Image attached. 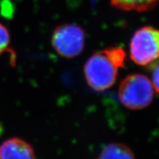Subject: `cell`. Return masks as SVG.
<instances>
[{"mask_svg": "<svg viewBox=\"0 0 159 159\" xmlns=\"http://www.w3.org/2000/svg\"><path fill=\"white\" fill-rule=\"evenodd\" d=\"M126 53L120 47H111L94 52L83 67L89 86L97 91L108 90L116 83L119 69L124 68Z\"/></svg>", "mask_w": 159, "mask_h": 159, "instance_id": "1", "label": "cell"}, {"mask_svg": "<svg viewBox=\"0 0 159 159\" xmlns=\"http://www.w3.org/2000/svg\"><path fill=\"white\" fill-rule=\"evenodd\" d=\"M118 97L125 108L131 110L144 109L153 100V85L146 75L130 74L119 83Z\"/></svg>", "mask_w": 159, "mask_h": 159, "instance_id": "2", "label": "cell"}, {"mask_svg": "<svg viewBox=\"0 0 159 159\" xmlns=\"http://www.w3.org/2000/svg\"><path fill=\"white\" fill-rule=\"evenodd\" d=\"M130 57L136 65L147 67L159 60V30L152 26L137 30L130 39Z\"/></svg>", "mask_w": 159, "mask_h": 159, "instance_id": "3", "label": "cell"}, {"mask_svg": "<svg viewBox=\"0 0 159 159\" xmlns=\"http://www.w3.org/2000/svg\"><path fill=\"white\" fill-rule=\"evenodd\" d=\"M52 47L60 56L71 59L82 53L85 43V33L75 24L57 25L51 36Z\"/></svg>", "mask_w": 159, "mask_h": 159, "instance_id": "4", "label": "cell"}, {"mask_svg": "<svg viewBox=\"0 0 159 159\" xmlns=\"http://www.w3.org/2000/svg\"><path fill=\"white\" fill-rule=\"evenodd\" d=\"M0 159H36V157L29 143L15 137L0 145Z\"/></svg>", "mask_w": 159, "mask_h": 159, "instance_id": "5", "label": "cell"}, {"mask_svg": "<svg viewBox=\"0 0 159 159\" xmlns=\"http://www.w3.org/2000/svg\"><path fill=\"white\" fill-rule=\"evenodd\" d=\"M97 159H136L134 152L127 144L120 142L109 143L101 150Z\"/></svg>", "mask_w": 159, "mask_h": 159, "instance_id": "6", "label": "cell"}, {"mask_svg": "<svg viewBox=\"0 0 159 159\" xmlns=\"http://www.w3.org/2000/svg\"><path fill=\"white\" fill-rule=\"evenodd\" d=\"M110 2L117 9L137 12L151 11L159 3V0H110Z\"/></svg>", "mask_w": 159, "mask_h": 159, "instance_id": "7", "label": "cell"}, {"mask_svg": "<svg viewBox=\"0 0 159 159\" xmlns=\"http://www.w3.org/2000/svg\"><path fill=\"white\" fill-rule=\"evenodd\" d=\"M11 38L7 29L2 24L0 23V55L7 51H13L10 48Z\"/></svg>", "mask_w": 159, "mask_h": 159, "instance_id": "8", "label": "cell"}, {"mask_svg": "<svg viewBox=\"0 0 159 159\" xmlns=\"http://www.w3.org/2000/svg\"><path fill=\"white\" fill-rule=\"evenodd\" d=\"M148 67L150 69L152 75V84L154 90L159 94V60Z\"/></svg>", "mask_w": 159, "mask_h": 159, "instance_id": "9", "label": "cell"}, {"mask_svg": "<svg viewBox=\"0 0 159 159\" xmlns=\"http://www.w3.org/2000/svg\"><path fill=\"white\" fill-rule=\"evenodd\" d=\"M3 132V128L2 126V125H0V136H1Z\"/></svg>", "mask_w": 159, "mask_h": 159, "instance_id": "10", "label": "cell"}]
</instances>
